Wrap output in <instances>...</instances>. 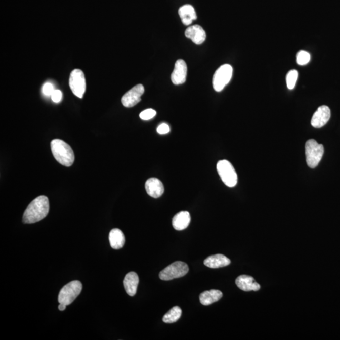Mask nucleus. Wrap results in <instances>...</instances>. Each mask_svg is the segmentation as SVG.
I'll list each match as a JSON object with an SVG mask.
<instances>
[{
    "instance_id": "obj_1",
    "label": "nucleus",
    "mask_w": 340,
    "mask_h": 340,
    "mask_svg": "<svg viewBox=\"0 0 340 340\" xmlns=\"http://www.w3.org/2000/svg\"><path fill=\"white\" fill-rule=\"evenodd\" d=\"M49 201L45 196L37 197L27 206L23 215L25 224H33L41 221L46 217L49 212Z\"/></svg>"
},
{
    "instance_id": "obj_2",
    "label": "nucleus",
    "mask_w": 340,
    "mask_h": 340,
    "mask_svg": "<svg viewBox=\"0 0 340 340\" xmlns=\"http://www.w3.org/2000/svg\"><path fill=\"white\" fill-rule=\"evenodd\" d=\"M52 154L60 164L71 166L74 161L73 150L66 142L61 139H54L51 144Z\"/></svg>"
},
{
    "instance_id": "obj_3",
    "label": "nucleus",
    "mask_w": 340,
    "mask_h": 340,
    "mask_svg": "<svg viewBox=\"0 0 340 340\" xmlns=\"http://www.w3.org/2000/svg\"><path fill=\"white\" fill-rule=\"evenodd\" d=\"M82 286L81 282L74 281L62 287L59 292L58 301L60 304L68 306L74 302L82 291Z\"/></svg>"
},
{
    "instance_id": "obj_4",
    "label": "nucleus",
    "mask_w": 340,
    "mask_h": 340,
    "mask_svg": "<svg viewBox=\"0 0 340 340\" xmlns=\"http://www.w3.org/2000/svg\"><path fill=\"white\" fill-rule=\"evenodd\" d=\"M324 154V147L314 139H310L306 144V156L307 164L311 168L318 166Z\"/></svg>"
},
{
    "instance_id": "obj_5",
    "label": "nucleus",
    "mask_w": 340,
    "mask_h": 340,
    "mask_svg": "<svg viewBox=\"0 0 340 340\" xmlns=\"http://www.w3.org/2000/svg\"><path fill=\"white\" fill-rule=\"evenodd\" d=\"M217 169L225 185L229 187L236 186L237 176L231 162L227 160H221L217 164Z\"/></svg>"
},
{
    "instance_id": "obj_6",
    "label": "nucleus",
    "mask_w": 340,
    "mask_h": 340,
    "mask_svg": "<svg viewBox=\"0 0 340 340\" xmlns=\"http://www.w3.org/2000/svg\"><path fill=\"white\" fill-rule=\"evenodd\" d=\"M189 270L188 266L185 262H175L160 272L159 278L162 281H171L186 276Z\"/></svg>"
},
{
    "instance_id": "obj_7",
    "label": "nucleus",
    "mask_w": 340,
    "mask_h": 340,
    "mask_svg": "<svg viewBox=\"0 0 340 340\" xmlns=\"http://www.w3.org/2000/svg\"><path fill=\"white\" fill-rule=\"evenodd\" d=\"M232 67L231 65L224 64L215 72L213 77V87L216 92H221L231 81L232 76Z\"/></svg>"
},
{
    "instance_id": "obj_8",
    "label": "nucleus",
    "mask_w": 340,
    "mask_h": 340,
    "mask_svg": "<svg viewBox=\"0 0 340 340\" xmlns=\"http://www.w3.org/2000/svg\"><path fill=\"white\" fill-rule=\"evenodd\" d=\"M69 87L75 96L82 99L86 91V80L83 72L80 69H74L69 77Z\"/></svg>"
},
{
    "instance_id": "obj_9",
    "label": "nucleus",
    "mask_w": 340,
    "mask_h": 340,
    "mask_svg": "<svg viewBox=\"0 0 340 340\" xmlns=\"http://www.w3.org/2000/svg\"><path fill=\"white\" fill-rule=\"evenodd\" d=\"M144 87L141 84H137L127 92L122 98V103L126 107H132L141 101V96L144 93Z\"/></svg>"
},
{
    "instance_id": "obj_10",
    "label": "nucleus",
    "mask_w": 340,
    "mask_h": 340,
    "mask_svg": "<svg viewBox=\"0 0 340 340\" xmlns=\"http://www.w3.org/2000/svg\"><path fill=\"white\" fill-rule=\"evenodd\" d=\"M331 117V111L328 107L322 106L317 109L311 119L312 126L315 128H321L327 123Z\"/></svg>"
},
{
    "instance_id": "obj_11",
    "label": "nucleus",
    "mask_w": 340,
    "mask_h": 340,
    "mask_svg": "<svg viewBox=\"0 0 340 340\" xmlns=\"http://www.w3.org/2000/svg\"><path fill=\"white\" fill-rule=\"evenodd\" d=\"M187 67L186 62L179 59L175 64L173 72L171 75L172 81L174 84L179 85L184 83L186 81Z\"/></svg>"
},
{
    "instance_id": "obj_12",
    "label": "nucleus",
    "mask_w": 340,
    "mask_h": 340,
    "mask_svg": "<svg viewBox=\"0 0 340 340\" xmlns=\"http://www.w3.org/2000/svg\"><path fill=\"white\" fill-rule=\"evenodd\" d=\"M236 284L240 289L245 292L258 291L261 289V286L254 281L253 277L246 275L237 277Z\"/></svg>"
},
{
    "instance_id": "obj_13",
    "label": "nucleus",
    "mask_w": 340,
    "mask_h": 340,
    "mask_svg": "<svg viewBox=\"0 0 340 340\" xmlns=\"http://www.w3.org/2000/svg\"><path fill=\"white\" fill-rule=\"evenodd\" d=\"M185 35L187 38L191 39L194 43L197 45L203 43L206 38V32L199 25L188 27L185 32Z\"/></svg>"
},
{
    "instance_id": "obj_14",
    "label": "nucleus",
    "mask_w": 340,
    "mask_h": 340,
    "mask_svg": "<svg viewBox=\"0 0 340 340\" xmlns=\"http://www.w3.org/2000/svg\"><path fill=\"white\" fill-rule=\"evenodd\" d=\"M145 187H146L147 194L153 198H159L164 192L163 184L156 178L147 180Z\"/></svg>"
},
{
    "instance_id": "obj_15",
    "label": "nucleus",
    "mask_w": 340,
    "mask_h": 340,
    "mask_svg": "<svg viewBox=\"0 0 340 340\" xmlns=\"http://www.w3.org/2000/svg\"><path fill=\"white\" fill-rule=\"evenodd\" d=\"M139 283V276L136 272H131L126 275L124 280V286L129 296L132 297L136 294Z\"/></svg>"
},
{
    "instance_id": "obj_16",
    "label": "nucleus",
    "mask_w": 340,
    "mask_h": 340,
    "mask_svg": "<svg viewBox=\"0 0 340 340\" xmlns=\"http://www.w3.org/2000/svg\"><path fill=\"white\" fill-rule=\"evenodd\" d=\"M231 264V261L223 254H217L209 256L205 260V266L211 269H218L226 267Z\"/></svg>"
},
{
    "instance_id": "obj_17",
    "label": "nucleus",
    "mask_w": 340,
    "mask_h": 340,
    "mask_svg": "<svg viewBox=\"0 0 340 340\" xmlns=\"http://www.w3.org/2000/svg\"><path fill=\"white\" fill-rule=\"evenodd\" d=\"M191 220V215L189 212L181 211L174 217L172 225L177 231H182L189 226Z\"/></svg>"
},
{
    "instance_id": "obj_18",
    "label": "nucleus",
    "mask_w": 340,
    "mask_h": 340,
    "mask_svg": "<svg viewBox=\"0 0 340 340\" xmlns=\"http://www.w3.org/2000/svg\"><path fill=\"white\" fill-rule=\"evenodd\" d=\"M223 296L222 292L219 290L212 289L210 291L202 292L199 296L200 302L204 306H209L219 301Z\"/></svg>"
},
{
    "instance_id": "obj_19",
    "label": "nucleus",
    "mask_w": 340,
    "mask_h": 340,
    "mask_svg": "<svg viewBox=\"0 0 340 340\" xmlns=\"http://www.w3.org/2000/svg\"><path fill=\"white\" fill-rule=\"evenodd\" d=\"M179 16L181 17L182 23L186 26H189L192 21L197 19L196 11L191 5H185L179 10Z\"/></svg>"
},
{
    "instance_id": "obj_20",
    "label": "nucleus",
    "mask_w": 340,
    "mask_h": 340,
    "mask_svg": "<svg viewBox=\"0 0 340 340\" xmlns=\"http://www.w3.org/2000/svg\"><path fill=\"white\" fill-rule=\"evenodd\" d=\"M109 242L112 248L119 249L123 247L126 242V239L123 232L119 229L111 230L109 233Z\"/></svg>"
},
{
    "instance_id": "obj_21",
    "label": "nucleus",
    "mask_w": 340,
    "mask_h": 340,
    "mask_svg": "<svg viewBox=\"0 0 340 340\" xmlns=\"http://www.w3.org/2000/svg\"><path fill=\"white\" fill-rule=\"evenodd\" d=\"M182 309L178 306H175L164 315L162 321L165 323H174L181 318Z\"/></svg>"
},
{
    "instance_id": "obj_22",
    "label": "nucleus",
    "mask_w": 340,
    "mask_h": 340,
    "mask_svg": "<svg viewBox=\"0 0 340 340\" xmlns=\"http://www.w3.org/2000/svg\"><path fill=\"white\" fill-rule=\"evenodd\" d=\"M297 77H298V72L296 70H291L287 73L286 76L287 88L289 90H292L294 88Z\"/></svg>"
},
{
    "instance_id": "obj_23",
    "label": "nucleus",
    "mask_w": 340,
    "mask_h": 340,
    "mask_svg": "<svg viewBox=\"0 0 340 340\" xmlns=\"http://www.w3.org/2000/svg\"><path fill=\"white\" fill-rule=\"evenodd\" d=\"M310 60H311V55L306 51H301L297 54V64L301 66L308 64Z\"/></svg>"
},
{
    "instance_id": "obj_24",
    "label": "nucleus",
    "mask_w": 340,
    "mask_h": 340,
    "mask_svg": "<svg viewBox=\"0 0 340 340\" xmlns=\"http://www.w3.org/2000/svg\"><path fill=\"white\" fill-rule=\"evenodd\" d=\"M156 112L152 109H148L145 110V111H142L141 114H140L139 116L141 117V119L144 120V121H147V120H150L155 116H156Z\"/></svg>"
},
{
    "instance_id": "obj_25",
    "label": "nucleus",
    "mask_w": 340,
    "mask_h": 340,
    "mask_svg": "<svg viewBox=\"0 0 340 340\" xmlns=\"http://www.w3.org/2000/svg\"><path fill=\"white\" fill-rule=\"evenodd\" d=\"M54 91L53 84H51V82H46L42 87V93L44 94V96L47 97L51 96Z\"/></svg>"
},
{
    "instance_id": "obj_26",
    "label": "nucleus",
    "mask_w": 340,
    "mask_h": 340,
    "mask_svg": "<svg viewBox=\"0 0 340 340\" xmlns=\"http://www.w3.org/2000/svg\"><path fill=\"white\" fill-rule=\"evenodd\" d=\"M157 133L161 135L166 134L170 132V128L167 124L162 123L160 124L157 128Z\"/></svg>"
},
{
    "instance_id": "obj_27",
    "label": "nucleus",
    "mask_w": 340,
    "mask_h": 340,
    "mask_svg": "<svg viewBox=\"0 0 340 340\" xmlns=\"http://www.w3.org/2000/svg\"><path fill=\"white\" fill-rule=\"evenodd\" d=\"M51 97L52 101L55 102V103H59L62 98V93L59 90H55L52 94Z\"/></svg>"
},
{
    "instance_id": "obj_28",
    "label": "nucleus",
    "mask_w": 340,
    "mask_h": 340,
    "mask_svg": "<svg viewBox=\"0 0 340 340\" xmlns=\"http://www.w3.org/2000/svg\"><path fill=\"white\" fill-rule=\"evenodd\" d=\"M66 305L64 304H60L59 306V309L60 311H63L66 308Z\"/></svg>"
}]
</instances>
